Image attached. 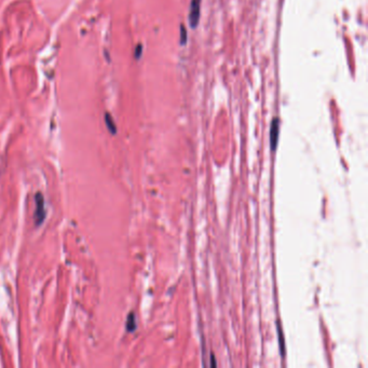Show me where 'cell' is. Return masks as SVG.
Instances as JSON below:
<instances>
[{
	"mask_svg": "<svg viewBox=\"0 0 368 368\" xmlns=\"http://www.w3.org/2000/svg\"><path fill=\"white\" fill-rule=\"evenodd\" d=\"M36 210H35V225L40 226L44 223L46 218V206H45V198L40 192L36 194Z\"/></svg>",
	"mask_w": 368,
	"mask_h": 368,
	"instance_id": "1",
	"label": "cell"
},
{
	"mask_svg": "<svg viewBox=\"0 0 368 368\" xmlns=\"http://www.w3.org/2000/svg\"><path fill=\"white\" fill-rule=\"evenodd\" d=\"M200 1L201 0H191V5H190L189 12V23L190 26L195 28L199 23L200 19Z\"/></svg>",
	"mask_w": 368,
	"mask_h": 368,
	"instance_id": "2",
	"label": "cell"
},
{
	"mask_svg": "<svg viewBox=\"0 0 368 368\" xmlns=\"http://www.w3.org/2000/svg\"><path fill=\"white\" fill-rule=\"evenodd\" d=\"M278 130H280V120L277 118H275L271 123V129H270V144H271V149L275 151L277 140H278Z\"/></svg>",
	"mask_w": 368,
	"mask_h": 368,
	"instance_id": "3",
	"label": "cell"
},
{
	"mask_svg": "<svg viewBox=\"0 0 368 368\" xmlns=\"http://www.w3.org/2000/svg\"><path fill=\"white\" fill-rule=\"evenodd\" d=\"M105 123H106L107 129L109 130V132L111 134H116L117 133L116 123L114 121V118L111 117V115L109 114V112H106V114H105Z\"/></svg>",
	"mask_w": 368,
	"mask_h": 368,
	"instance_id": "4",
	"label": "cell"
},
{
	"mask_svg": "<svg viewBox=\"0 0 368 368\" xmlns=\"http://www.w3.org/2000/svg\"><path fill=\"white\" fill-rule=\"evenodd\" d=\"M136 329V318L133 312H131L128 316L127 320V330L129 332H133Z\"/></svg>",
	"mask_w": 368,
	"mask_h": 368,
	"instance_id": "5",
	"label": "cell"
},
{
	"mask_svg": "<svg viewBox=\"0 0 368 368\" xmlns=\"http://www.w3.org/2000/svg\"><path fill=\"white\" fill-rule=\"evenodd\" d=\"M186 41H187V32L185 29V26L182 25L181 26V45L184 46L186 44Z\"/></svg>",
	"mask_w": 368,
	"mask_h": 368,
	"instance_id": "6",
	"label": "cell"
},
{
	"mask_svg": "<svg viewBox=\"0 0 368 368\" xmlns=\"http://www.w3.org/2000/svg\"><path fill=\"white\" fill-rule=\"evenodd\" d=\"M277 330H278V338H280V346H281V352L283 353L284 355V351H285V347H284V339H283V332H282V339H281V326L280 324L277 325Z\"/></svg>",
	"mask_w": 368,
	"mask_h": 368,
	"instance_id": "7",
	"label": "cell"
},
{
	"mask_svg": "<svg viewBox=\"0 0 368 368\" xmlns=\"http://www.w3.org/2000/svg\"><path fill=\"white\" fill-rule=\"evenodd\" d=\"M141 51H142V46L141 45H138V47H136V50H135V57L136 58H139L140 57V55H141Z\"/></svg>",
	"mask_w": 368,
	"mask_h": 368,
	"instance_id": "8",
	"label": "cell"
},
{
	"mask_svg": "<svg viewBox=\"0 0 368 368\" xmlns=\"http://www.w3.org/2000/svg\"><path fill=\"white\" fill-rule=\"evenodd\" d=\"M211 366H217V363L215 361V356H214L213 354H211Z\"/></svg>",
	"mask_w": 368,
	"mask_h": 368,
	"instance_id": "9",
	"label": "cell"
}]
</instances>
